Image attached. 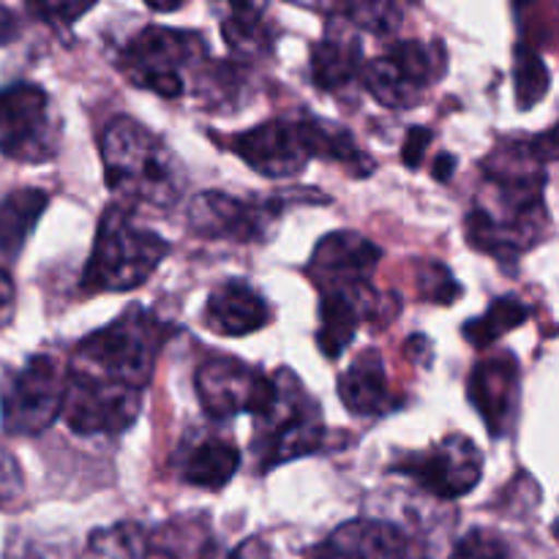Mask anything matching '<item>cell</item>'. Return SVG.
<instances>
[{"label":"cell","mask_w":559,"mask_h":559,"mask_svg":"<svg viewBox=\"0 0 559 559\" xmlns=\"http://www.w3.org/2000/svg\"><path fill=\"white\" fill-rule=\"evenodd\" d=\"M14 300H16L14 282H11L9 271L0 267V328L9 325L11 317H14Z\"/></svg>","instance_id":"33"},{"label":"cell","mask_w":559,"mask_h":559,"mask_svg":"<svg viewBox=\"0 0 559 559\" xmlns=\"http://www.w3.org/2000/svg\"><path fill=\"white\" fill-rule=\"evenodd\" d=\"M140 409L142 391L136 388L76 369L66 374L60 415L74 435L118 437L136 424Z\"/></svg>","instance_id":"7"},{"label":"cell","mask_w":559,"mask_h":559,"mask_svg":"<svg viewBox=\"0 0 559 559\" xmlns=\"http://www.w3.org/2000/svg\"><path fill=\"white\" fill-rule=\"evenodd\" d=\"M197 399L207 418L229 420L238 413L262 418L278 396L276 374H262L238 358H211L194 377Z\"/></svg>","instance_id":"10"},{"label":"cell","mask_w":559,"mask_h":559,"mask_svg":"<svg viewBox=\"0 0 559 559\" xmlns=\"http://www.w3.org/2000/svg\"><path fill=\"white\" fill-rule=\"evenodd\" d=\"M102 162L118 205L167 211L183 197L186 175L167 145L134 118H112L102 131Z\"/></svg>","instance_id":"1"},{"label":"cell","mask_w":559,"mask_h":559,"mask_svg":"<svg viewBox=\"0 0 559 559\" xmlns=\"http://www.w3.org/2000/svg\"><path fill=\"white\" fill-rule=\"evenodd\" d=\"M418 284L424 298L435 300V304H453L456 298H462V287L440 262H424L418 273Z\"/></svg>","instance_id":"28"},{"label":"cell","mask_w":559,"mask_h":559,"mask_svg":"<svg viewBox=\"0 0 559 559\" xmlns=\"http://www.w3.org/2000/svg\"><path fill=\"white\" fill-rule=\"evenodd\" d=\"M49 205L41 189H16L0 200V262H14Z\"/></svg>","instance_id":"22"},{"label":"cell","mask_w":559,"mask_h":559,"mask_svg":"<svg viewBox=\"0 0 559 559\" xmlns=\"http://www.w3.org/2000/svg\"><path fill=\"white\" fill-rule=\"evenodd\" d=\"M431 145V131L424 129V126H415V129L407 131V140H404L402 147V158L407 167L418 169L420 162H424L426 147Z\"/></svg>","instance_id":"32"},{"label":"cell","mask_w":559,"mask_h":559,"mask_svg":"<svg viewBox=\"0 0 559 559\" xmlns=\"http://www.w3.org/2000/svg\"><path fill=\"white\" fill-rule=\"evenodd\" d=\"M66 374L52 355H33L0 382V424L11 437H36L58 420Z\"/></svg>","instance_id":"6"},{"label":"cell","mask_w":559,"mask_h":559,"mask_svg":"<svg viewBox=\"0 0 559 559\" xmlns=\"http://www.w3.org/2000/svg\"><path fill=\"white\" fill-rule=\"evenodd\" d=\"M393 473L413 478L437 500H459L484 478V453L469 437L451 435L424 453H407L393 464Z\"/></svg>","instance_id":"12"},{"label":"cell","mask_w":559,"mask_h":559,"mask_svg":"<svg viewBox=\"0 0 559 559\" xmlns=\"http://www.w3.org/2000/svg\"><path fill=\"white\" fill-rule=\"evenodd\" d=\"M289 191L271 200H240L222 191H202L189 202V227L202 238H227L235 243H254L267 235L273 218L287 205Z\"/></svg>","instance_id":"13"},{"label":"cell","mask_w":559,"mask_h":559,"mask_svg":"<svg viewBox=\"0 0 559 559\" xmlns=\"http://www.w3.org/2000/svg\"><path fill=\"white\" fill-rule=\"evenodd\" d=\"M276 402L262 418H257V440L251 442V451L260 459L262 473L320 451L322 440H325L320 404L304 391L298 377L289 369H282L276 371Z\"/></svg>","instance_id":"4"},{"label":"cell","mask_w":559,"mask_h":559,"mask_svg":"<svg viewBox=\"0 0 559 559\" xmlns=\"http://www.w3.org/2000/svg\"><path fill=\"white\" fill-rule=\"evenodd\" d=\"M224 41L238 60H257L271 52L273 31L265 20V5L233 3L222 22Z\"/></svg>","instance_id":"23"},{"label":"cell","mask_w":559,"mask_h":559,"mask_svg":"<svg viewBox=\"0 0 559 559\" xmlns=\"http://www.w3.org/2000/svg\"><path fill=\"white\" fill-rule=\"evenodd\" d=\"M167 336L169 325L134 304L107 328L93 331L76 344L74 369L145 391Z\"/></svg>","instance_id":"2"},{"label":"cell","mask_w":559,"mask_h":559,"mask_svg":"<svg viewBox=\"0 0 559 559\" xmlns=\"http://www.w3.org/2000/svg\"><path fill=\"white\" fill-rule=\"evenodd\" d=\"M448 58L442 44L413 41L393 44L391 52L371 60L360 71L366 91L388 109H409L424 98L435 82L445 76Z\"/></svg>","instance_id":"8"},{"label":"cell","mask_w":559,"mask_h":559,"mask_svg":"<svg viewBox=\"0 0 559 559\" xmlns=\"http://www.w3.org/2000/svg\"><path fill=\"white\" fill-rule=\"evenodd\" d=\"M338 399L355 418H380L396 407L385 364L377 349H366L338 380Z\"/></svg>","instance_id":"19"},{"label":"cell","mask_w":559,"mask_h":559,"mask_svg":"<svg viewBox=\"0 0 559 559\" xmlns=\"http://www.w3.org/2000/svg\"><path fill=\"white\" fill-rule=\"evenodd\" d=\"M453 173H456V156H453V153H440V156L435 158V178L448 183V180L453 178Z\"/></svg>","instance_id":"36"},{"label":"cell","mask_w":559,"mask_h":559,"mask_svg":"<svg viewBox=\"0 0 559 559\" xmlns=\"http://www.w3.org/2000/svg\"><path fill=\"white\" fill-rule=\"evenodd\" d=\"M205 52L200 33L151 25L126 44L120 69L134 85L162 98H178L186 93V69L200 66Z\"/></svg>","instance_id":"5"},{"label":"cell","mask_w":559,"mask_h":559,"mask_svg":"<svg viewBox=\"0 0 559 559\" xmlns=\"http://www.w3.org/2000/svg\"><path fill=\"white\" fill-rule=\"evenodd\" d=\"M16 36H20V20L9 5H0V47L14 41Z\"/></svg>","instance_id":"35"},{"label":"cell","mask_w":559,"mask_h":559,"mask_svg":"<svg viewBox=\"0 0 559 559\" xmlns=\"http://www.w3.org/2000/svg\"><path fill=\"white\" fill-rule=\"evenodd\" d=\"M183 3H167V5H151V11H158V14H169V11H180Z\"/></svg>","instance_id":"38"},{"label":"cell","mask_w":559,"mask_h":559,"mask_svg":"<svg viewBox=\"0 0 559 559\" xmlns=\"http://www.w3.org/2000/svg\"><path fill=\"white\" fill-rule=\"evenodd\" d=\"M309 559H420V551L396 524L355 519L333 530L309 551Z\"/></svg>","instance_id":"15"},{"label":"cell","mask_w":559,"mask_h":559,"mask_svg":"<svg viewBox=\"0 0 559 559\" xmlns=\"http://www.w3.org/2000/svg\"><path fill=\"white\" fill-rule=\"evenodd\" d=\"M5 559H52L47 557V546L36 544V540H11Z\"/></svg>","instance_id":"34"},{"label":"cell","mask_w":559,"mask_h":559,"mask_svg":"<svg viewBox=\"0 0 559 559\" xmlns=\"http://www.w3.org/2000/svg\"><path fill=\"white\" fill-rule=\"evenodd\" d=\"M197 96L205 107L238 109L249 96V74L240 63H207L197 71Z\"/></svg>","instance_id":"24"},{"label":"cell","mask_w":559,"mask_h":559,"mask_svg":"<svg viewBox=\"0 0 559 559\" xmlns=\"http://www.w3.org/2000/svg\"><path fill=\"white\" fill-rule=\"evenodd\" d=\"M382 260V249L360 233H331L320 240L306 273L320 293L366 287Z\"/></svg>","instance_id":"14"},{"label":"cell","mask_w":559,"mask_h":559,"mask_svg":"<svg viewBox=\"0 0 559 559\" xmlns=\"http://www.w3.org/2000/svg\"><path fill=\"white\" fill-rule=\"evenodd\" d=\"M169 243L153 229L140 227L131 211L109 205L98 222L96 243L82 273V289L93 293H126L145 284L167 257Z\"/></svg>","instance_id":"3"},{"label":"cell","mask_w":559,"mask_h":559,"mask_svg":"<svg viewBox=\"0 0 559 559\" xmlns=\"http://www.w3.org/2000/svg\"><path fill=\"white\" fill-rule=\"evenodd\" d=\"M58 118L38 85L20 82L0 91V153L20 164H44L58 151Z\"/></svg>","instance_id":"11"},{"label":"cell","mask_w":559,"mask_h":559,"mask_svg":"<svg viewBox=\"0 0 559 559\" xmlns=\"http://www.w3.org/2000/svg\"><path fill=\"white\" fill-rule=\"evenodd\" d=\"M453 559H513L506 540L489 530H473L456 544Z\"/></svg>","instance_id":"29"},{"label":"cell","mask_w":559,"mask_h":559,"mask_svg":"<svg viewBox=\"0 0 559 559\" xmlns=\"http://www.w3.org/2000/svg\"><path fill=\"white\" fill-rule=\"evenodd\" d=\"M240 469V451L227 437H202L191 442L178 456V473L183 484L197 486V489L218 491L233 480Z\"/></svg>","instance_id":"20"},{"label":"cell","mask_w":559,"mask_h":559,"mask_svg":"<svg viewBox=\"0 0 559 559\" xmlns=\"http://www.w3.org/2000/svg\"><path fill=\"white\" fill-rule=\"evenodd\" d=\"M336 11L344 16V22H353V25L377 33V36L399 27V9L391 3H347L338 5Z\"/></svg>","instance_id":"27"},{"label":"cell","mask_w":559,"mask_h":559,"mask_svg":"<svg viewBox=\"0 0 559 559\" xmlns=\"http://www.w3.org/2000/svg\"><path fill=\"white\" fill-rule=\"evenodd\" d=\"M364 71V49L355 36H328L311 47V80L320 91L338 93L355 85Z\"/></svg>","instance_id":"21"},{"label":"cell","mask_w":559,"mask_h":559,"mask_svg":"<svg viewBox=\"0 0 559 559\" xmlns=\"http://www.w3.org/2000/svg\"><path fill=\"white\" fill-rule=\"evenodd\" d=\"M229 147L262 178H293L320 158V120H265L233 136Z\"/></svg>","instance_id":"9"},{"label":"cell","mask_w":559,"mask_h":559,"mask_svg":"<svg viewBox=\"0 0 559 559\" xmlns=\"http://www.w3.org/2000/svg\"><path fill=\"white\" fill-rule=\"evenodd\" d=\"M229 559H271V555H267V549L260 540H246L235 555H229Z\"/></svg>","instance_id":"37"},{"label":"cell","mask_w":559,"mask_h":559,"mask_svg":"<svg viewBox=\"0 0 559 559\" xmlns=\"http://www.w3.org/2000/svg\"><path fill=\"white\" fill-rule=\"evenodd\" d=\"M469 402L491 435H506L519 407V360L511 353H495L480 360L469 374Z\"/></svg>","instance_id":"16"},{"label":"cell","mask_w":559,"mask_h":559,"mask_svg":"<svg viewBox=\"0 0 559 559\" xmlns=\"http://www.w3.org/2000/svg\"><path fill=\"white\" fill-rule=\"evenodd\" d=\"M516 66H513V82H516V104L519 109H533L535 104L544 102L551 87V74L546 69L544 58L535 52L530 44L516 47Z\"/></svg>","instance_id":"26"},{"label":"cell","mask_w":559,"mask_h":559,"mask_svg":"<svg viewBox=\"0 0 559 559\" xmlns=\"http://www.w3.org/2000/svg\"><path fill=\"white\" fill-rule=\"evenodd\" d=\"M527 320V306H524L516 295H502V298H497L495 304L486 309V314H480L478 320H469L467 325H464V338H467L475 349H489L491 344L500 342L506 333L524 325Z\"/></svg>","instance_id":"25"},{"label":"cell","mask_w":559,"mask_h":559,"mask_svg":"<svg viewBox=\"0 0 559 559\" xmlns=\"http://www.w3.org/2000/svg\"><path fill=\"white\" fill-rule=\"evenodd\" d=\"M25 495V475L14 453L0 445V508H14Z\"/></svg>","instance_id":"30"},{"label":"cell","mask_w":559,"mask_h":559,"mask_svg":"<svg viewBox=\"0 0 559 559\" xmlns=\"http://www.w3.org/2000/svg\"><path fill=\"white\" fill-rule=\"evenodd\" d=\"M205 322L218 336H249L271 322L267 300L246 282H224L205 306Z\"/></svg>","instance_id":"18"},{"label":"cell","mask_w":559,"mask_h":559,"mask_svg":"<svg viewBox=\"0 0 559 559\" xmlns=\"http://www.w3.org/2000/svg\"><path fill=\"white\" fill-rule=\"evenodd\" d=\"M27 9L41 16V22H47V25L71 27L82 14L93 11V3H31Z\"/></svg>","instance_id":"31"},{"label":"cell","mask_w":559,"mask_h":559,"mask_svg":"<svg viewBox=\"0 0 559 559\" xmlns=\"http://www.w3.org/2000/svg\"><path fill=\"white\" fill-rule=\"evenodd\" d=\"M374 309H377V300L369 284L355 289H333V293H322L320 333H317V344H320L322 355L336 360L338 355L353 344L360 322H364Z\"/></svg>","instance_id":"17"}]
</instances>
